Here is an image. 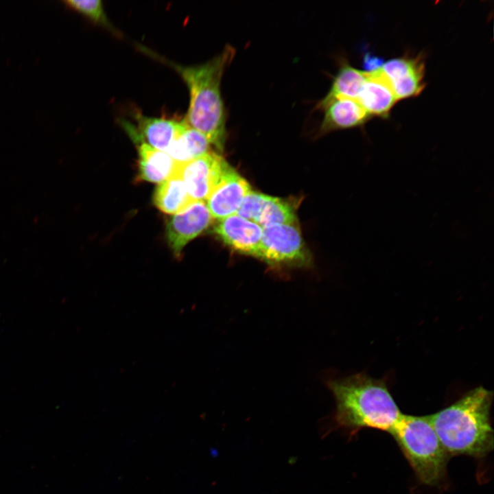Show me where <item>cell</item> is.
I'll return each mask as SVG.
<instances>
[{
  "instance_id": "1",
  "label": "cell",
  "mask_w": 494,
  "mask_h": 494,
  "mask_svg": "<svg viewBox=\"0 0 494 494\" xmlns=\"http://www.w3.org/2000/svg\"><path fill=\"white\" fill-rule=\"evenodd\" d=\"M493 392L477 387L450 405L427 416L448 456L482 458L493 449Z\"/></svg>"
},
{
  "instance_id": "2",
  "label": "cell",
  "mask_w": 494,
  "mask_h": 494,
  "mask_svg": "<svg viewBox=\"0 0 494 494\" xmlns=\"http://www.w3.org/2000/svg\"><path fill=\"white\" fill-rule=\"evenodd\" d=\"M327 385L336 401V425L351 433L364 428L390 433L403 414L383 380L357 373Z\"/></svg>"
},
{
  "instance_id": "3",
  "label": "cell",
  "mask_w": 494,
  "mask_h": 494,
  "mask_svg": "<svg viewBox=\"0 0 494 494\" xmlns=\"http://www.w3.org/2000/svg\"><path fill=\"white\" fill-rule=\"evenodd\" d=\"M235 54L226 45L211 60L193 66L167 62L181 76L189 91V104L184 120L206 136L211 145L223 151L226 138V116L220 91L221 80L226 67Z\"/></svg>"
},
{
  "instance_id": "4",
  "label": "cell",
  "mask_w": 494,
  "mask_h": 494,
  "mask_svg": "<svg viewBox=\"0 0 494 494\" xmlns=\"http://www.w3.org/2000/svg\"><path fill=\"white\" fill-rule=\"evenodd\" d=\"M390 434L423 484L436 486L441 482L449 456L427 416L403 414Z\"/></svg>"
},
{
  "instance_id": "5",
  "label": "cell",
  "mask_w": 494,
  "mask_h": 494,
  "mask_svg": "<svg viewBox=\"0 0 494 494\" xmlns=\"http://www.w3.org/2000/svg\"><path fill=\"white\" fill-rule=\"evenodd\" d=\"M257 258L271 265L294 266H307L310 260L296 224L263 228Z\"/></svg>"
},
{
  "instance_id": "6",
  "label": "cell",
  "mask_w": 494,
  "mask_h": 494,
  "mask_svg": "<svg viewBox=\"0 0 494 494\" xmlns=\"http://www.w3.org/2000/svg\"><path fill=\"white\" fill-rule=\"evenodd\" d=\"M228 165L220 154L210 151L198 158L180 163L177 175L183 180L193 200L205 201Z\"/></svg>"
},
{
  "instance_id": "7",
  "label": "cell",
  "mask_w": 494,
  "mask_h": 494,
  "mask_svg": "<svg viewBox=\"0 0 494 494\" xmlns=\"http://www.w3.org/2000/svg\"><path fill=\"white\" fill-rule=\"evenodd\" d=\"M380 70L398 101L416 97L425 87V63L422 55L390 59L383 63Z\"/></svg>"
},
{
  "instance_id": "8",
  "label": "cell",
  "mask_w": 494,
  "mask_h": 494,
  "mask_svg": "<svg viewBox=\"0 0 494 494\" xmlns=\"http://www.w3.org/2000/svg\"><path fill=\"white\" fill-rule=\"evenodd\" d=\"M236 214L262 228L297 222L295 209L291 203L252 190L244 198Z\"/></svg>"
},
{
  "instance_id": "9",
  "label": "cell",
  "mask_w": 494,
  "mask_h": 494,
  "mask_svg": "<svg viewBox=\"0 0 494 494\" xmlns=\"http://www.w3.org/2000/svg\"><path fill=\"white\" fill-rule=\"evenodd\" d=\"M213 217L205 201L193 200L174 214L166 226V237L175 254L202 233L211 224Z\"/></svg>"
},
{
  "instance_id": "10",
  "label": "cell",
  "mask_w": 494,
  "mask_h": 494,
  "mask_svg": "<svg viewBox=\"0 0 494 494\" xmlns=\"http://www.w3.org/2000/svg\"><path fill=\"white\" fill-rule=\"evenodd\" d=\"M250 191L248 181L228 164L205 200L213 219L220 220L237 213Z\"/></svg>"
},
{
  "instance_id": "11",
  "label": "cell",
  "mask_w": 494,
  "mask_h": 494,
  "mask_svg": "<svg viewBox=\"0 0 494 494\" xmlns=\"http://www.w3.org/2000/svg\"><path fill=\"white\" fill-rule=\"evenodd\" d=\"M213 231L235 250L258 257L263 228L257 223L235 213L218 220Z\"/></svg>"
},
{
  "instance_id": "12",
  "label": "cell",
  "mask_w": 494,
  "mask_h": 494,
  "mask_svg": "<svg viewBox=\"0 0 494 494\" xmlns=\"http://www.w3.org/2000/svg\"><path fill=\"white\" fill-rule=\"evenodd\" d=\"M137 128L125 122L126 130L134 141H143L155 149L166 152L176 139L185 121L136 115Z\"/></svg>"
},
{
  "instance_id": "13",
  "label": "cell",
  "mask_w": 494,
  "mask_h": 494,
  "mask_svg": "<svg viewBox=\"0 0 494 494\" xmlns=\"http://www.w3.org/2000/svg\"><path fill=\"white\" fill-rule=\"evenodd\" d=\"M357 102L368 115L386 119L398 102L380 68L367 72L366 79L358 94Z\"/></svg>"
},
{
  "instance_id": "14",
  "label": "cell",
  "mask_w": 494,
  "mask_h": 494,
  "mask_svg": "<svg viewBox=\"0 0 494 494\" xmlns=\"http://www.w3.org/2000/svg\"><path fill=\"white\" fill-rule=\"evenodd\" d=\"M324 117L318 130L320 135L364 126L371 117L355 99L338 98L323 109Z\"/></svg>"
},
{
  "instance_id": "15",
  "label": "cell",
  "mask_w": 494,
  "mask_h": 494,
  "mask_svg": "<svg viewBox=\"0 0 494 494\" xmlns=\"http://www.w3.org/2000/svg\"><path fill=\"white\" fill-rule=\"evenodd\" d=\"M139 175L141 179L161 183L177 175L180 163L163 151L141 143L138 149Z\"/></svg>"
},
{
  "instance_id": "16",
  "label": "cell",
  "mask_w": 494,
  "mask_h": 494,
  "mask_svg": "<svg viewBox=\"0 0 494 494\" xmlns=\"http://www.w3.org/2000/svg\"><path fill=\"white\" fill-rule=\"evenodd\" d=\"M366 77V71L357 69L347 62L343 63L329 92L317 104V108L322 110L331 102L338 98L356 100Z\"/></svg>"
},
{
  "instance_id": "17",
  "label": "cell",
  "mask_w": 494,
  "mask_h": 494,
  "mask_svg": "<svg viewBox=\"0 0 494 494\" xmlns=\"http://www.w3.org/2000/svg\"><path fill=\"white\" fill-rule=\"evenodd\" d=\"M210 145L204 134L185 121L179 135L165 152L182 164L209 152L211 151Z\"/></svg>"
},
{
  "instance_id": "18",
  "label": "cell",
  "mask_w": 494,
  "mask_h": 494,
  "mask_svg": "<svg viewBox=\"0 0 494 494\" xmlns=\"http://www.w3.org/2000/svg\"><path fill=\"white\" fill-rule=\"evenodd\" d=\"M192 201L186 186L178 175L159 183L154 195V203L161 211L176 214Z\"/></svg>"
},
{
  "instance_id": "19",
  "label": "cell",
  "mask_w": 494,
  "mask_h": 494,
  "mask_svg": "<svg viewBox=\"0 0 494 494\" xmlns=\"http://www.w3.org/2000/svg\"><path fill=\"white\" fill-rule=\"evenodd\" d=\"M64 3L71 8L89 17L93 22L104 26L116 34H119L108 19L102 1L67 0L64 1Z\"/></svg>"
}]
</instances>
